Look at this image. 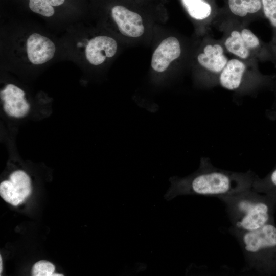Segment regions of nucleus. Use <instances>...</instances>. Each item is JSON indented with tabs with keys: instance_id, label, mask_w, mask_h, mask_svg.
Returning a JSON list of instances; mask_svg holds the SVG:
<instances>
[{
	"instance_id": "9d476101",
	"label": "nucleus",
	"mask_w": 276,
	"mask_h": 276,
	"mask_svg": "<svg viewBox=\"0 0 276 276\" xmlns=\"http://www.w3.org/2000/svg\"><path fill=\"white\" fill-rule=\"evenodd\" d=\"M218 17L247 25L258 18H264L261 0H223Z\"/></svg>"
},
{
	"instance_id": "6e6552de",
	"label": "nucleus",
	"mask_w": 276,
	"mask_h": 276,
	"mask_svg": "<svg viewBox=\"0 0 276 276\" xmlns=\"http://www.w3.org/2000/svg\"><path fill=\"white\" fill-rule=\"evenodd\" d=\"M67 0H28L30 11L44 20L43 25L56 33H63L71 26L83 21L79 16L61 9Z\"/></svg>"
},
{
	"instance_id": "39448f33",
	"label": "nucleus",
	"mask_w": 276,
	"mask_h": 276,
	"mask_svg": "<svg viewBox=\"0 0 276 276\" xmlns=\"http://www.w3.org/2000/svg\"><path fill=\"white\" fill-rule=\"evenodd\" d=\"M274 81V77L260 72L258 62L234 57L229 59L219 75L218 85L230 91L247 93L270 86Z\"/></svg>"
},
{
	"instance_id": "7ed1b4c3",
	"label": "nucleus",
	"mask_w": 276,
	"mask_h": 276,
	"mask_svg": "<svg viewBox=\"0 0 276 276\" xmlns=\"http://www.w3.org/2000/svg\"><path fill=\"white\" fill-rule=\"evenodd\" d=\"M96 31L83 21L61 34L66 61L88 70L101 67L114 57L118 48L117 40L108 34Z\"/></svg>"
},
{
	"instance_id": "20e7f679",
	"label": "nucleus",
	"mask_w": 276,
	"mask_h": 276,
	"mask_svg": "<svg viewBox=\"0 0 276 276\" xmlns=\"http://www.w3.org/2000/svg\"><path fill=\"white\" fill-rule=\"evenodd\" d=\"M216 22L222 32L220 40L228 53L244 60L274 62L268 43L261 40L247 25L221 17H217L214 24Z\"/></svg>"
},
{
	"instance_id": "4468645a",
	"label": "nucleus",
	"mask_w": 276,
	"mask_h": 276,
	"mask_svg": "<svg viewBox=\"0 0 276 276\" xmlns=\"http://www.w3.org/2000/svg\"><path fill=\"white\" fill-rule=\"evenodd\" d=\"M189 16L202 26L203 32L215 24L219 8L216 0H180Z\"/></svg>"
},
{
	"instance_id": "9b49d317",
	"label": "nucleus",
	"mask_w": 276,
	"mask_h": 276,
	"mask_svg": "<svg viewBox=\"0 0 276 276\" xmlns=\"http://www.w3.org/2000/svg\"><path fill=\"white\" fill-rule=\"evenodd\" d=\"M31 192L30 179L23 171L13 172L9 180L0 185V194L7 202L17 206L22 203Z\"/></svg>"
},
{
	"instance_id": "2eb2a0df",
	"label": "nucleus",
	"mask_w": 276,
	"mask_h": 276,
	"mask_svg": "<svg viewBox=\"0 0 276 276\" xmlns=\"http://www.w3.org/2000/svg\"><path fill=\"white\" fill-rule=\"evenodd\" d=\"M182 52V47L177 38L169 36L165 38L153 53L152 68L156 72H164L172 62L181 56Z\"/></svg>"
},
{
	"instance_id": "f8f14e48",
	"label": "nucleus",
	"mask_w": 276,
	"mask_h": 276,
	"mask_svg": "<svg viewBox=\"0 0 276 276\" xmlns=\"http://www.w3.org/2000/svg\"><path fill=\"white\" fill-rule=\"evenodd\" d=\"M242 242L245 252L253 257L264 249L276 246V227L266 224L257 229L244 232Z\"/></svg>"
},
{
	"instance_id": "aec40b11",
	"label": "nucleus",
	"mask_w": 276,
	"mask_h": 276,
	"mask_svg": "<svg viewBox=\"0 0 276 276\" xmlns=\"http://www.w3.org/2000/svg\"><path fill=\"white\" fill-rule=\"evenodd\" d=\"M63 274H60L58 273H53V276H62Z\"/></svg>"
},
{
	"instance_id": "1a4fd4ad",
	"label": "nucleus",
	"mask_w": 276,
	"mask_h": 276,
	"mask_svg": "<svg viewBox=\"0 0 276 276\" xmlns=\"http://www.w3.org/2000/svg\"><path fill=\"white\" fill-rule=\"evenodd\" d=\"M106 21L108 25H114L122 35L131 38H138L145 32L143 20L140 14L128 6L117 3L108 8Z\"/></svg>"
},
{
	"instance_id": "0eeeda50",
	"label": "nucleus",
	"mask_w": 276,
	"mask_h": 276,
	"mask_svg": "<svg viewBox=\"0 0 276 276\" xmlns=\"http://www.w3.org/2000/svg\"><path fill=\"white\" fill-rule=\"evenodd\" d=\"M233 202L232 211L236 227L241 231L257 229L264 225L269 218L268 205L254 198L249 190L241 192V195Z\"/></svg>"
},
{
	"instance_id": "f03ea898",
	"label": "nucleus",
	"mask_w": 276,
	"mask_h": 276,
	"mask_svg": "<svg viewBox=\"0 0 276 276\" xmlns=\"http://www.w3.org/2000/svg\"><path fill=\"white\" fill-rule=\"evenodd\" d=\"M254 175L250 172L238 173L214 167L209 159L202 158L198 169L183 178H170V187L165 195L167 200L181 195L228 196L249 190Z\"/></svg>"
},
{
	"instance_id": "dca6fc26",
	"label": "nucleus",
	"mask_w": 276,
	"mask_h": 276,
	"mask_svg": "<svg viewBox=\"0 0 276 276\" xmlns=\"http://www.w3.org/2000/svg\"><path fill=\"white\" fill-rule=\"evenodd\" d=\"M264 18L269 22L272 29L271 39L268 43L276 67V0H261Z\"/></svg>"
},
{
	"instance_id": "f257e3e1",
	"label": "nucleus",
	"mask_w": 276,
	"mask_h": 276,
	"mask_svg": "<svg viewBox=\"0 0 276 276\" xmlns=\"http://www.w3.org/2000/svg\"><path fill=\"white\" fill-rule=\"evenodd\" d=\"M65 60L61 36L41 22L18 19L1 22V68L36 73Z\"/></svg>"
},
{
	"instance_id": "423d86ee",
	"label": "nucleus",
	"mask_w": 276,
	"mask_h": 276,
	"mask_svg": "<svg viewBox=\"0 0 276 276\" xmlns=\"http://www.w3.org/2000/svg\"><path fill=\"white\" fill-rule=\"evenodd\" d=\"M202 43L196 61L201 81L206 86L212 87L218 85L219 75L229 59L220 39L206 36Z\"/></svg>"
},
{
	"instance_id": "6ab92c4d",
	"label": "nucleus",
	"mask_w": 276,
	"mask_h": 276,
	"mask_svg": "<svg viewBox=\"0 0 276 276\" xmlns=\"http://www.w3.org/2000/svg\"><path fill=\"white\" fill-rule=\"evenodd\" d=\"M3 269V266H2V256H0V273H2Z\"/></svg>"
},
{
	"instance_id": "f3484780",
	"label": "nucleus",
	"mask_w": 276,
	"mask_h": 276,
	"mask_svg": "<svg viewBox=\"0 0 276 276\" xmlns=\"http://www.w3.org/2000/svg\"><path fill=\"white\" fill-rule=\"evenodd\" d=\"M55 266L51 262L41 260L36 262L33 266L32 275L33 276H53Z\"/></svg>"
},
{
	"instance_id": "a211bd4d",
	"label": "nucleus",
	"mask_w": 276,
	"mask_h": 276,
	"mask_svg": "<svg viewBox=\"0 0 276 276\" xmlns=\"http://www.w3.org/2000/svg\"><path fill=\"white\" fill-rule=\"evenodd\" d=\"M267 180L269 184L276 187V169L270 173Z\"/></svg>"
},
{
	"instance_id": "ddd939ff",
	"label": "nucleus",
	"mask_w": 276,
	"mask_h": 276,
	"mask_svg": "<svg viewBox=\"0 0 276 276\" xmlns=\"http://www.w3.org/2000/svg\"><path fill=\"white\" fill-rule=\"evenodd\" d=\"M0 97L3 108L8 115L16 118L26 115L30 108L23 88L12 82L5 84L1 89Z\"/></svg>"
}]
</instances>
